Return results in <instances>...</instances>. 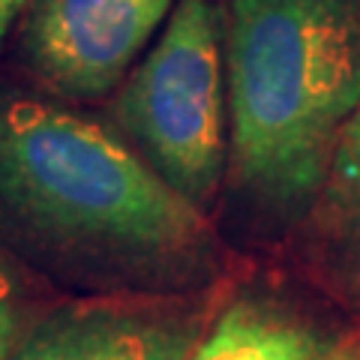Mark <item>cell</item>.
I'll return each instance as SVG.
<instances>
[{
	"label": "cell",
	"instance_id": "obj_10",
	"mask_svg": "<svg viewBox=\"0 0 360 360\" xmlns=\"http://www.w3.org/2000/svg\"><path fill=\"white\" fill-rule=\"evenodd\" d=\"M321 360H360V354L352 352V348H330V352L324 354Z\"/></svg>",
	"mask_w": 360,
	"mask_h": 360
},
{
	"label": "cell",
	"instance_id": "obj_1",
	"mask_svg": "<svg viewBox=\"0 0 360 360\" xmlns=\"http://www.w3.org/2000/svg\"><path fill=\"white\" fill-rule=\"evenodd\" d=\"M0 229L117 267L189 262L205 219L153 168L75 111L0 87Z\"/></svg>",
	"mask_w": 360,
	"mask_h": 360
},
{
	"label": "cell",
	"instance_id": "obj_5",
	"mask_svg": "<svg viewBox=\"0 0 360 360\" xmlns=\"http://www.w3.org/2000/svg\"><path fill=\"white\" fill-rule=\"evenodd\" d=\"M201 319L165 303H78L49 315L6 360H186Z\"/></svg>",
	"mask_w": 360,
	"mask_h": 360
},
{
	"label": "cell",
	"instance_id": "obj_9",
	"mask_svg": "<svg viewBox=\"0 0 360 360\" xmlns=\"http://www.w3.org/2000/svg\"><path fill=\"white\" fill-rule=\"evenodd\" d=\"M27 4L30 0H0V45L6 42L15 18L21 15V9H27Z\"/></svg>",
	"mask_w": 360,
	"mask_h": 360
},
{
	"label": "cell",
	"instance_id": "obj_8",
	"mask_svg": "<svg viewBox=\"0 0 360 360\" xmlns=\"http://www.w3.org/2000/svg\"><path fill=\"white\" fill-rule=\"evenodd\" d=\"M15 348V309L9 300V288L0 276V360H6Z\"/></svg>",
	"mask_w": 360,
	"mask_h": 360
},
{
	"label": "cell",
	"instance_id": "obj_4",
	"mask_svg": "<svg viewBox=\"0 0 360 360\" xmlns=\"http://www.w3.org/2000/svg\"><path fill=\"white\" fill-rule=\"evenodd\" d=\"M174 0H30L21 49L45 84L72 99L111 94Z\"/></svg>",
	"mask_w": 360,
	"mask_h": 360
},
{
	"label": "cell",
	"instance_id": "obj_2",
	"mask_svg": "<svg viewBox=\"0 0 360 360\" xmlns=\"http://www.w3.org/2000/svg\"><path fill=\"white\" fill-rule=\"evenodd\" d=\"M225 72L240 186L303 207L360 108V0H229Z\"/></svg>",
	"mask_w": 360,
	"mask_h": 360
},
{
	"label": "cell",
	"instance_id": "obj_3",
	"mask_svg": "<svg viewBox=\"0 0 360 360\" xmlns=\"http://www.w3.org/2000/svg\"><path fill=\"white\" fill-rule=\"evenodd\" d=\"M115 117L153 172L195 207L217 193L222 141V45L210 0H177L153 49L117 94Z\"/></svg>",
	"mask_w": 360,
	"mask_h": 360
},
{
	"label": "cell",
	"instance_id": "obj_6",
	"mask_svg": "<svg viewBox=\"0 0 360 360\" xmlns=\"http://www.w3.org/2000/svg\"><path fill=\"white\" fill-rule=\"evenodd\" d=\"M330 345L295 315L258 300L222 312L186 360H321Z\"/></svg>",
	"mask_w": 360,
	"mask_h": 360
},
{
	"label": "cell",
	"instance_id": "obj_7",
	"mask_svg": "<svg viewBox=\"0 0 360 360\" xmlns=\"http://www.w3.org/2000/svg\"><path fill=\"white\" fill-rule=\"evenodd\" d=\"M321 193L324 238L330 240L333 264L360 295V108L336 139Z\"/></svg>",
	"mask_w": 360,
	"mask_h": 360
}]
</instances>
